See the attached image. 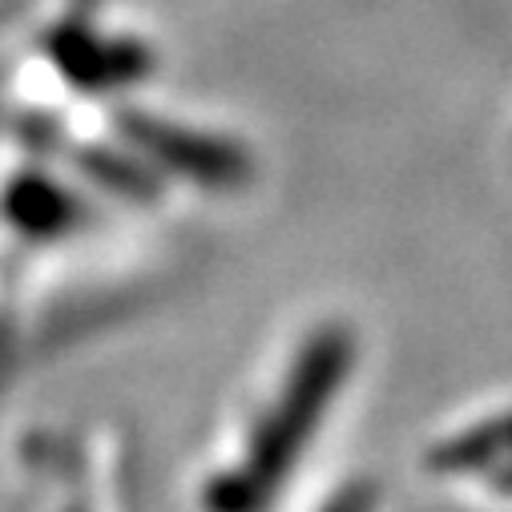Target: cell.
I'll return each instance as SVG.
<instances>
[{
  "instance_id": "1",
  "label": "cell",
  "mask_w": 512,
  "mask_h": 512,
  "mask_svg": "<svg viewBox=\"0 0 512 512\" xmlns=\"http://www.w3.org/2000/svg\"><path fill=\"white\" fill-rule=\"evenodd\" d=\"M355 363V335L339 323L319 327L299 359L291 363L283 392L271 404V412L250 432L246 456L210 476L202 488V508L206 512H271L279 492L287 488L299 456L315 440L331 400L343 392V383Z\"/></svg>"
},
{
  "instance_id": "2",
  "label": "cell",
  "mask_w": 512,
  "mask_h": 512,
  "mask_svg": "<svg viewBox=\"0 0 512 512\" xmlns=\"http://www.w3.org/2000/svg\"><path fill=\"white\" fill-rule=\"evenodd\" d=\"M428 468L440 476H464L484 472L492 488L512 496V412L480 420L468 432L448 436L428 452Z\"/></svg>"
},
{
  "instance_id": "3",
  "label": "cell",
  "mask_w": 512,
  "mask_h": 512,
  "mask_svg": "<svg viewBox=\"0 0 512 512\" xmlns=\"http://www.w3.org/2000/svg\"><path fill=\"white\" fill-rule=\"evenodd\" d=\"M9 218L37 238H57L77 222V206L53 182H21L9 198Z\"/></svg>"
},
{
  "instance_id": "4",
  "label": "cell",
  "mask_w": 512,
  "mask_h": 512,
  "mask_svg": "<svg viewBox=\"0 0 512 512\" xmlns=\"http://www.w3.org/2000/svg\"><path fill=\"white\" fill-rule=\"evenodd\" d=\"M375 500H379L375 484H367V480H351V484H343L319 512H375Z\"/></svg>"
}]
</instances>
